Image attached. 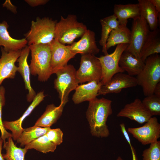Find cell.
<instances>
[{"label":"cell","instance_id":"f35d334b","mask_svg":"<svg viewBox=\"0 0 160 160\" xmlns=\"http://www.w3.org/2000/svg\"><path fill=\"white\" fill-rule=\"evenodd\" d=\"M132 160H138V159L137 156L136 152L134 151L132 152Z\"/></svg>","mask_w":160,"mask_h":160},{"label":"cell","instance_id":"d590c367","mask_svg":"<svg viewBox=\"0 0 160 160\" xmlns=\"http://www.w3.org/2000/svg\"><path fill=\"white\" fill-rule=\"evenodd\" d=\"M151 2L155 7L157 11L160 13V0H149Z\"/></svg>","mask_w":160,"mask_h":160},{"label":"cell","instance_id":"ab89813d","mask_svg":"<svg viewBox=\"0 0 160 160\" xmlns=\"http://www.w3.org/2000/svg\"><path fill=\"white\" fill-rule=\"evenodd\" d=\"M116 160H124L120 156H118Z\"/></svg>","mask_w":160,"mask_h":160},{"label":"cell","instance_id":"277c9868","mask_svg":"<svg viewBox=\"0 0 160 160\" xmlns=\"http://www.w3.org/2000/svg\"><path fill=\"white\" fill-rule=\"evenodd\" d=\"M57 23L48 17H37L35 21L32 20L30 30L25 35L28 46L49 44L54 39Z\"/></svg>","mask_w":160,"mask_h":160},{"label":"cell","instance_id":"e575fe53","mask_svg":"<svg viewBox=\"0 0 160 160\" xmlns=\"http://www.w3.org/2000/svg\"><path fill=\"white\" fill-rule=\"evenodd\" d=\"M3 6L14 13L17 12L16 7L12 4L10 0H6L3 4Z\"/></svg>","mask_w":160,"mask_h":160},{"label":"cell","instance_id":"3957f363","mask_svg":"<svg viewBox=\"0 0 160 160\" xmlns=\"http://www.w3.org/2000/svg\"><path fill=\"white\" fill-rule=\"evenodd\" d=\"M87 29L85 25L77 20L76 15H69L66 18L61 16L56 24L54 39L63 44L71 45Z\"/></svg>","mask_w":160,"mask_h":160},{"label":"cell","instance_id":"f1b7e54d","mask_svg":"<svg viewBox=\"0 0 160 160\" xmlns=\"http://www.w3.org/2000/svg\"><path fill=\"white\" fill-rule=\"evenodd\" d=\"M57 146L51 142L45 135L27 144L24 148L27 150L34 149L43 153H47L54 152Z\"/></svg>","mask_w":160,"mask_h":160},{"label":"cell","instance_id":"8d00e7d4","mask_svg":"<svg viewBox=\"0 0 160 160\" xmlns=\"http://www.w3.org/2000/svg\"><path fill=\"white\" fill-rule=\"evenodd\" d=\"M153 94L160 97V82L155 87Z\"/></svg>","mask_w":160,"mask_h":160},{"label":"cell","instance_id":"30bf717a","mask_svg":"<svg viewBox=\"0 0 160 160\" xmlns=\"http://www.w3.org/2000/svg\"><path fill=\"white\" fill-rule=\"evenodd\" d=\"M127 131L142 145L151 144L160 137V124L156 117H152L143 126L129 128Z\"/></svg>","mask_w":160,"mask_h":160},{"label":"cell","instance_id":"f546056e","mask_svg":"<svg viewBox=\"0 0 160 160\" xmlns=\"http://www.w3.org/2000/svg\"><path fill=\"white\" fill-rule=\"evenodd\" d=\"M152 116L160 115V97L154 94L146 96L142 101Z\"/></svg>","mask_w":160,"mask_h":160},{"label":"cell","instance_id":"7a4b0ae2","mask_svg":"<svg viewBox=\"0 0 160 160\" xmlns=\"http://www.w3.org/2000/svg\"><path fill=\"white\" fill-rule=\"evenodd\" d=\"M28 46L31 54L29 65L31 73L33 75H37L40 81H47L52 74L50 66L51 52L49 44Z\"/></svg>","mask_w":160,"mask_h":160},{"label":"cell","instance_id":"8fae6325","mask_svg":"<svg viewBox=\"0 0 160 160\" xmlns=\"http://www.w3.org/2000/svg\"><path fill=\"white\" fill-rule=\"evenodd\" d=\"M51 52L50 66L52 73L67 65L75 55L68 47L54 39L49 44Z\"/></svg>","mask_w":160,"mask_h":160},{"label":"cell","instance_id":"52a82bcc","mask_svg":"<svg viewBox=\"0 0 160 160\" xmlns=\"http://www.w3.org/2000/svg\"><path fill=\"white\" fill-rule=\"evenodd\" d=\"M128 45L127 44H118L112 53L97 57L102 68L100 81L102 86L106 84L115 74L124 72L119 66V63L122 54L125 51Z\"/></svg>","mask_w":160,"mask_h":160},{"label":"cell","instance_id":"9a60e30c","mask_svg":"<svg viewBox=\"0 0 160 160\" xmlns=\"http://www.w3.org/2000/svg\"><path fill=\"white\" fill-rule=\"evenodd\" d=\"M68 47L76 55L79 53L81 55H95L100 51L96 44L95 33L89 29L87 30L80 40Z\"/></svg>","mask_w":160,"mask_h":160},{"label":"cell","instance_id":"603a6c76","mask_svg":"<svg viewBox=\"0 0 160 160\" xmlns=\"http://www.w3.org/2000/svg\"><path fill=\"white\" fill-rule=\"evenodd\" d=\"M65 105L61 102L58 106H56L53 104L48 105L44 112L37 120L34 125L42 127H50L60 117Z\"/></svg>","mask_w":160,"mask_h":160},{"label":"cell","instance_id":"2e32d148","mask_svg":"<svg viewBox=\"0 0 160 160\" xmlns=\"http://www.w3.org/2000/svg\"><path fill=\"white\" fill-rule=\"evenodd\" d=\"M45 97L44 92H39L36 95L32 103L19 119L13 121H3V124L5 129L11 131L12 137L14 140H17L23 130L22 124L23 120L44 100Z\"/></svg>","mask_w":160,"mask_h":160},{"label":"cell","instance_id":"4dcf8cb0","mask_svg":"<svg viewBox=\"0 0 160 160\" xmlns=\"http://www.w3.org/2000/svg\"><path fill=\"white\" fill-rule=\"evenodd\" d=\"M143 160H160V141L150 144L149 147L143 152Z\"/></svg>","mask_w":160,"mask_h":160},{"label":"cell","instance_id":"836d02e7","mask_svg":"<svg viewBox=\"0 0 160 160\" xmlns=\"http://www.w3.org/2000/svg\"><path fill=\"white\" fill-rule=\"evenodd\" d=\"M27 4L32 7H36L39 5H44L47 3L48 0H25Z\"/></svg>","mask_w":160,"mask_h":160},{"label":"cell","instance_id":"ac0fdd59","mask_svg":"<svg viewBox=\"0 0 160 160\" xmlns=\"http://www.w3.org/2000/svg\"><path fill=\"white\" fill-rule=\"evenodd\" d=\"M102 85L99 81H93L79 85L75 89L72 100L76 104L93 100L98 95V91Z\"/></svg>","mask_w":160,"mask_h":160},{"label":"cell","instance_id":"1f68e13d","mask_svg":"<svg viewBox=\"0 0 160 160\" xmlns=\"http://www.w3.org/2000/svg\"><path fill=\"white\" fill-rule=\"evenodd\" d=\"M5 92L4 88L1 86L0 87V131L1 137L3 140L4 143L6 142V140L9 137H12V134L8 132L4 128L2 120V109L5 103Z\"/></svg>","mask_w":160,"mask_h":160},{"label":"cell","instance_id":"d6a6232c","mask_svg":"<svg viewBox=\"0 0 160 160\" xmlns=\"http://www.w3.org/2000/svg\"><path fill=\"white\" fill-rule=\"evenodd\" d=\"M45 135L48 139L57 146L63 142V133L60 128L50 129Z\"/></svg>","mask_w":160,"mask_h":160},{"label":"cell","instance_id":"8992f818","mask_svg":"<svg viewBox=\"0 0 160 160\" xmlns=\"http://www.w3.org/2000/svg\"><path fill=\"white\" fill-rule=\"evenodd\" d=\"M76 71L73 65L67 64L55 73L57 77L54 81V87L58 93L61 103L65 105L68 101L70 92L79 85L76 79Z\"/></svg>","mask_w":160,"mask_h":160},{"label":"cell","instance_id":"e0dca14e","mask_svg":"<svg viewBox=\"0 0 160 160\" xmlns=\"http://www.w3.org/2000/svg\"><path fill=\"white\" fill-rule=\"evenodd\" d=\"M30 51L28 46H26L22 49L20 55L17 61L18 62L17 71L20 73L23 79L25 88L28 90V92L27 95V100L31 102L32 101L36 94L32 87L31 84V71L27 61Z\"/></svg>","mask_w":160,"mask_h":160},{"label":"cell","instance_id":"4316f807","mask_svg":"<svg viewBox=\"0 0 160 160\" xmlns=\"http://www.w3.org/2000/svg\"><path fill=\"white\" fill-rule=\"evenodd\" d=\"M50 129V127H42L35 125L23 129L16 140L17 142L20 144L21 146H25L39 137L45 135Z\"/></svg>","mask_w":160,"mask_h":160},{"label":"cell","instance_id":"7c38bea8","mask_svg":"<svg viewBox=\"0 0 160 160\" xmlns=\"http://www.w3.org/2000/svg\"><path fill=\"white\" fill-rule=\"evenodd\" d=\"M137 85L136 78L123 73H119L114 75L106 84L102 86L98 91V95L118 93L124 89L134 87Z\"/></svg>","mask_w":160,"mask_h":160},{"label":"cell","instance_id":"44dd1931","mask_svg":"<svg viewBox=\"0 0 160 160\" xmlns=\"http://www.w3.org/2000/svg\"><path fill=\"white\" fill-rule=\"evenodd\" d=\"M120 67L131 76L138 75L145 65L140 59L136 58L131 53L124 51L122 54L119 63Z\"/></svg>","mask_w":160,"mask_h":160},{"label":"cell","instance_id":"484cf974","mask_svg":"<svg viewBox=\"0 0 160 160\" xmlns=\"http://www.w3.org/2000/svg\"><path fill=\"white\" fill-rule=\"evenodd\" d=\"M101 26V38L99 44L102 47V52L104 55L108 54L106 45L109 36L113 29L117 27L119 23L114 15L103 18L100 20Z\"/></svg>","mask_w":160,"mask_h":160},{"label":"cell","instance_id":"74e56055","mask_svg":"<svg viewBox=\"0 0 160 160\" xmlns=\"http://www.w3.org/2000/svg\"><path fill=\"white\" fill-rule=\"evenodd\" d=\"M3 143V140L0 137V160H5L3 157V155L1 153L2 146Z\"/></svg>","mask_w":160,"mask_h":160},{"label":"cell","instance_id":"d6986e66","mask_svg":"<svg viewBox=\"0 0 160 160\" xmlns=\"http://www.w3.org/2000/svg\"><path fill=\"white\" fill-rule=\"evenodd\" d=\"M9 25L5 21L0 22V47L6 51L21 50L27 46L25 38L16 39L12 38L8 31Z\"/></svg>","mask_w":160,"mask_h":160},{"label":"cell","instance_id":"5b68a950","mask_svg":"<svg viewBox=\"0 0 160 160\" xmlns=\"http://www.w3.org/2000/svg\"><path fill=\"white\" fill-rule=\"evenodd\" d=\"M137 85L140 86L145 96L153 94L154 88L160 81V56L155 54L148 57L144 67L136 78Z\"/></svg>","mask_w":160,"mask_h":160},{"label":"cell","instance_id":"6da1fadb","mask_svg":"<svg viewBox=\"0 0 160 160\" xmlns=\"http://www.w3.org/2000/svg\"><path fill=\"white\" fill-rule=\"evenodd\" d=\"M110 100L97 97L89 101L86 112L92 135L97 137H107L110 132L106 123L113 112Z\"/></svg>","mask_w":160,"mask_h":160},{"label":"cell","instance_id":"4fadbf2b","mask_svg":"<svg viewBox=\"0 0 160 160\" xmlns=\"http://www.w3.org/2000/svg\"><path fill=\"white\" fill-rule=\"evenodd\" d=\"M117 116L127 118L142 124L147 122L152 116L142 101L137 98L125 105L117 113Z\"/></svg>","mask_w":160,"mask_h":160},{"label":"cell","instance_id":"cb8c5ba5","mask_svg":"<svg viewBox=\"0 0 160 160\" xmlns=\"http://www.w3.org/2000/svg\"><path fill=\"white\" fill-rule=\"evenodd\" d=\"M114 15L119 24L127 23L128 19H135L140 16L138 3L126 4H115L113 8Z\"/></svg>","mask_w":160,"mask_h":160},{"label":"cell","instance_id":"7402d4cb","mask_svg":"<svg viewBox=\"0 0 160 160\" xmlns=\"http://www.w3.org/2000/svg\"><path fill=\"white\" fill-rule=\"evenodd\" d=\"M140 16L146 21L151 31L157 29L159 25L160 13L149 0H138Z\"/></svg>","mask_w":160,"mask_h":160},{"label":"cell","instance_id":"83f0119b","mask_svg":"<svg viewBox=\"0 0 160 160\" xmlns=\"http://www.w3.org/2000/svg\"><path fill=\"white\" fill-rule=\"evenodd\" d=\"M4 148L6 151L5 154L3 155L6 160H25V155L27 150L18 147L16 146L11 137H9L4 143Z\"/></svg>","mask_w":160,"mask_h":160},{"label":"cell","instance_id":"9c48e42d","mask_svg":"<svg viewBox=\"0 0 160 160\" xmlns=\"http://www.w3.org/2000/svg\"><path fill=\"white\" fill-rule=\"evenodd\" d=\"M150 31L146 21L143 17L140 16L133 20L130 43L125 51L131 53L136 58L140 59L141 48Z\"/></svg>","mask_w":160,"mask_h":160},{"label":"cell","instance_id":"d4e9b609","mask_svg":"<svg viewBox=\"0 0 160 160\" xmlns=\"http://www.w3.org/2000/svg\"><path fill=\"white\" fill-rule=\"evenodd\" d=\"M127 24H119L117 27L111 32L106 45L107 50L111 47L116 45L129 44L131 31L127 27Z\"/></svg>","mask_w":160,"mask_h":160},{"label":"cell","instance_id":"ffe728a7","mask_svg":"<svg viewBox=\"0 0 160 160\" xmlns=\"http://www.w3.org/2000/svg\"><path fill=\"white\" fill-rule=\"evenodd\" d=\"M160 53V30L150 31L141 48L140 58L145 63L149 56Z\"/></svg>","mask_w":160,"mask_h":160},{"label":"cell","instance_id":"5bb4252c","mask_svg":"<svg viewBox=\"0 0 160 160\" xmlns=\"http://www.w3.org/2000/svg\"><path fill=\"white\" fill-rule=\"evenodd\" d=\"M0 57V87L3 81L7 79H13L17 71L15 63L21 54V50L9 51L1 47Z\"/></svg>","mask_w":160,"mask_h":160},{"label":"cell","instance_id":"ba28073f","mask_svg":"<svg viewBox=\"0 0 160 160\" xmlns=\"http://www.w3.org/2000/svg\"><path fill=\"white\" fill-rule=\"evenodd\" d=\"M102 68L97 57L95 55H81L80 65L76 71V77L79 83L93 81H100Z\"/></svg>","mask_w":160,"mask_h":160}]
</instances>
